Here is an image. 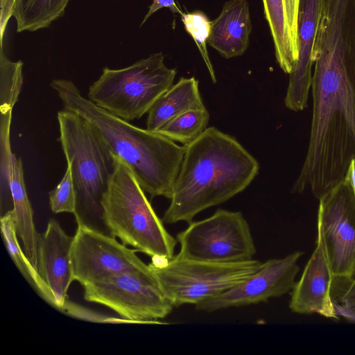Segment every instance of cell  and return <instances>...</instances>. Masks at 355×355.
<instances>
[{"label":"cell","instance_id":"cell-1","mask_svg":"<svg viewBox=\"0 0 355 355\" xmlns=\"http://www.w3.org/2000/svg\"><path fill=\"white\" fill-rule=\"evenodd\" d=\"M185 147L164 223H191L202 211L243 191L259 173L257 160L234 137L215 127Z\"/></svg>","mask_w":355,"mask_h":355},{"label":"cell","instance_id":"cell-2","mask_svg":"<svg viewBox=\"0 0 355 355\" xmlns=\"http://www.w3.org/2000/svg\"><path fill=\"white\" fill-rule=\"evenodd\" d=\"M50 86L65 110L85 119L107 149L129 167L151 197L171 199L186 147L157 132L137 127L84 97L69 80L55 79Z\"/></svg>","mask_w":355,"mask_h":355},{"label":"cell","instance_id":"cell-3","mask_svg":"<svg viewBox=\"0 0 355 355\" xmlns=\"http://www.w3.org/2000/svg\"><path fill=\"white\" fill-rule=\"evenodd\" d=\"M113 158L114 171L101 200V218L111 236L152 260L171 259L177 239L166 230L129 167Z\"/></svg>","mask_w":355,"mask_h":355},{"label":"cell","instance_id":"cell-4","mask_svg":"<svg viewBox=\"0 0 355 355\" xmlns=\"http://www.w3.org/2000/svg\"><path fill=\"white\" fill-rule=\"evenodd\" d=\"M177 71L164 63L162 52L122 69L104 67L90 85L88 98L112 114L130 121L148 113L173 84Z\"/></svg>","mask_w":355,"mask_h":355},{"label":"cell","instance_id":"cell-5","mask_svg":"<svg viewBox=\"0 0 355 355\" xmlns=\"http://www.w3.org/2000/svg\"><path fill=\"white\" fill-rule=\"evenodd\" d=\"M57 117L59 140L71 168L77 204L101 217V200L114 171L113 155L80 115L64 109Z\"/></svg>","mask_w":355,"mask_h":355},{"label":"cell","instance_id":"cell-6","mask_svg":"<svg viewBox=\"0 0 355 355\" xmlns=\"http://www.w3.org/2000/svg\"><path fill=\"white\" fill-rule=\"evenodd\" d=\"M262 263L256 259L233 263L191 260L174 256L148 264L162 292L173 306L196 305L246 279Z\"/></svg>","mask_w":355,"mask_h":355},{"label":"cell","instance_id":"cell-7","mask_svg":"<svg viewBox=\"0 0 355 355\" xmlns=\"http://www.w3.org/2000/svg\"><path fill=\"white\" fill-rule=\"evenodd\" d=\"M180 257L209 262L233 263L252 259L256 247L250 225L241 211L216 210L191 221L177 234Z\"/></svg>","mask_w":355,"mask_h":355},{"label":"cell","instance_id":"cell-8","mask_svg":"<svg viewBox=\"0 0 355 355\" xmlns=\"http://www.w3.org/2000/svg\"><path fill=\"white\" fill-rule=\"evenodd\" d=\"M84 288L86 301L100 304L131 322H154L174 307L162 292L150 267L120 272Z\"/></svg>","mask_w":355,"mask_h":355},{"label":"cell","instance_id":"cell-9","mask_svg":"<svg viewBox=\"0 0 355 355\" xmlns=\"http://www.w3.org/2000/svg\"><path fill=\"white\" fill-rule=\"evenodd\" d=\"M75 217L77 228L71 248L74 281L85 286L120 272L149 269L135 249L87 225L79 214Z\"/></svg>","mask_w":355,"mask_h":355},{"label":"cell","instance_id":"cell-10","mask_svg":"<svg viewBox=\"0 0 355 355\" xmlns=\"http://www.w3.org/2000/svg\"><path fill=\"white\" fill-rule=\"evenodd\" d=\"M334 277L355 276V196L343 181L319 199L318 222Z\"/></svg>","mask_w":355,"mask_h":355},{"label":"cell","instance_id":"cell-11","mask_svg":"<svg viewBox=\"0 0 355 355\" xmlns=\"http://www.w3.org/2000/svg\"><path fill=\"white\" fill-rule=\"evenodd\" d=\"M303 252L296 251L284 257L270 259L260 268L231 289L202 302L196 306L198 311L212 312L267 302L291 291L300 270L298 260Z\"/></svg>","mask_w":355,"mask_h":355},{"label":"cell","instance_id":"cell-12","mask_svg":"<svg viewBox=\"0 0 355 355\" xmlns=\"http://www.w3.org/2000/svg\"><path fill=\"white\" fill-rule=\"evenodd\" d=\"M317 228L315 248L292 290L289 308L299 314L317 313L338 320L339 317L331 295L334 277L327 254L323 233L318 224Z\"/></svg>","mask_w":355,"mask_h":355},{"label":"cell","instance_id":"cell-13","mask_svg":"<svg viewBox=\"0 0 355 355\" xmlns=\"http://www.w3.org/2000/svg\"><path fill=\"white\" fill-rule=\"evenodd\" d=\"M73 236H69L55 219L49 220L37 243V272L48 292L50 304L66 307L67 291L74 281L71 261Z\"/></svg>","mask_w":355,"mask_h":355},{"label":"cell","instance_id":"cell-14","mask_svg":"<svg viewBox=\"0 0 355 355\" xmlns=\"http://www.w3.org/2000/svg\"><path fill=\"white\" fill-rule=\"evenodd\" d=\"M326 0H300L297 19L298 58L289 74L284 98L286 107L295 112L307 107L314 64L313 52Z\"/></svg>","mask_w":355,"mask_h":355},{"label":"cell","instance_id":"cell-15","mask_svg":"<svg viewBox=\"0 0 355 355\" xmlns=\"http://www.w3.org/2000/svg\"><path fill=\"white\" fill-rule=\"evenodd\" d=\"M252 28L247 0H230L211 21L207 44L226 59L242 55L248 48Z\"/></svg>","mask_w":355,"mask_h":355},{"label":"cell","instance_id":"cell-16","mask_svg":"<svg viewBox=\"0 0 355 355\" xmlns=\"http://www.w3.org/2000/svg\"><path fill=\"white\" fill-rule=\"evenodd\" d=\"M9 188L15 217L16 230L21 239L23 250L37 271V243L40 234L36 231L33 211L29 201L24 178L20 157L12 154L9 167Z\"/></svg>","mask_w":355,"mask_h":355},{"label":"cell","instance_id":"cell-17","mask_svg":"<svg viewBox=\"0 0 355 355\" xmlns=\"http://www.w3.org/2000/svg\"><path fill=\"white\" fill-rule=\"evenodd\" d=\"M199 81L182 77L164 93L148 112L146 128L156 132L178 115L191 109L205 108Z\"/></svg>","mask_w":355,"mask_h":355},{"label":"cell","instance_id":"cell-18","mask_svg":"<svg viewBox=\"0 0 355 355\" xmlns=\"http://www.w3.org/2000/svg\"><path fill=\"white\" fill-rule=\"evenodd\" d=\"M266 19L272 37L277 62L290 74L297 61L298 51L291 38L284 0H262Z\"/></svg>","mask_w":355,"mask_h":355},{"label":"cell","instance_id":"cell-19","mask_svg":"<svg viewBox=\"0 0 355 355\" xmlns=\"http://www.w3.org/2000/svg\"><path fill=\"white\" fill-rule=\"evenodd\" d=\"M70 0H15L12 17L17 31H35L49 27L62 17Z\"/></svg>","mask_w":355,"mask_h":355},{"label":"cell","instance_id":"cell-20","mask_svg":"<svg viewBox=\"0 0 355 355\" xmlns=\"http://www.w3.org/2000/svg\"><path fill=\"white\" fill-rule=\"evenodd\" d=\"M1 230L7 250L17 268L39 295L50 303L49 296L42 280L19 243L12 209L1 217Z\"/></svg>","mask_w":355,"mask_h":355},{"label":"cell","instance_id":"cell-21","mask_svg":"<svg viewBox=\"0 0 355 355\" xmlns=\"http://www.w3.org/2000/svg\"><path fill=\"white\" fill-rule=\"evenodd\" d=\"M209 120V114L206 107L191 109L168 121L156 132L187 146L205 132Z\"/></svg>","mask_w":355,"mask_h":355},{"label":"cell","instance_id":"cell-22","mask_svg":"<svg viewBox=\"0 0 355 355\" xmlns=\"http://www.w3.org/2000/svg\"><path fill=\"white\" fill-rule=\"evenodd\" d=\"M23 62H13L0 51V112L12 111L23 84Z\"/></svg>","mask_w":355,"mask_h":355},{"label":"cell","instance_id":"cell-23","mask_svg":"<svg viewBox=\"0 0 355 355\" xmlns=\"http://www.w3.org/2000/svg\"><path fill=\"white\" fill-rule=\"evenodd\" d=\"M181 19L186 31L194 40L214 83H216L215 71L210 60L207 44L209 40L211 21L202 11L183 12Z\"/></svg>","mask_w":355,"mask_h":355},{"label":"cell","instance_id":"cell-24","mask_svg":"<svg viewBox=\"0 0 355 355\" xmlns=\"http://www.w3.org/2000/svg\"><path fill=\"white\" fill-rule=\"evenodd\" d=\"M331 295L338 316L355 322V278L334 277Z\"/></svg>","mask_w":355,"mask_h":355},{"label":"cell","instance_id":"cell-25","mask_svg":"<svg viewBox=\"0 0 355 355\" xmlns=\"http://www.w3.org/2000/svg\"><path fill=\"white\" fill-rule=\"evenodd\" d=\"M49 205L53 213H71L75 216L77 211V195L70 166L67 168L59 184L49 193Z\"/></svg>","mask_w":355,"mask_h":355},{"label":"cell","instance_id":"cell-26","mask_svg":"<svg viewBox=\"0 0 355 355\" xmlns=\"http://www.w3.org/2000/svg\"><path fill=\"white\" fill-rule=\"evenodd\" d=\"M300 0H284L286 20L291 38L297 48V19Z\"/></svg>","mask_w":355,"mask_h":355},{"label":"cell","instance_id":"cell-27","mask_svg":"<svg viewBox=\"0 0 355 355\" xmlns=\"http://www.w3.org/2000/svg\"><path fill=\"white\" fill-rule=\"evenodd\" d=\"M163 8H168L172 12L178 13L180 15L183 13L177 6L175 0H153L152 3L149 6L148 10L143 19L140 26H141L153 14Z\"/></svg>","mask_w":355,"mask_h":355},{"label":"cell","instance_id":"cell-28","mask_svg":"<svg viewBox=\"0 0 355 355\" xmlns=\"http://www.w3.org/2000/svg\"><path fill=\"white\" fill-rule=\"evenodd\" d=\"M15 0H0V41L3 44L4 33L9 19L12 17V10Z\"/></svg>","mask_w":355,"mask_h":355},{"label":"cell","instance_id":"cell-29","mask_svg":"<svg viewBox=\"0 0 355 355\" xmlns=\"http://www.w3.org/2000/svg\"><path fill=\"white\" fill-rule=\"evenodd\" d=\"M343 182L350 188L355 196V157L351 160L347 167Z\"/></svg>","mask_w":355,"mask_h":355},{"label":"cell","instance_id":"cell-30","mask_svg":"<svg viewBox=\"0 0 355 355\" xmlns=\"http://www.w3.org/2000/svg\"><path fill=\"white\" fill-rule=\"evenodd\" d=\"M354 278H355V276L354 277Z\"/></svg>","mask_w":355,"mask_h":355}]
</instances>
